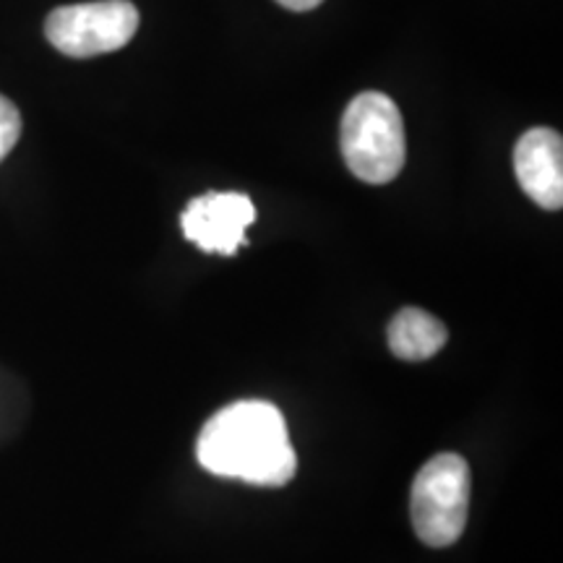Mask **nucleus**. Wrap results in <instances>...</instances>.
Wrapping results in <instances>:
<instances>
[{
	"mask_svg": "<svg viewBox=\"0 0 563 563\" xmlns=\"http://www.w3.org/2000/svg\"><path fill=\"white\" fill-rule=\"evenodd\" d=\"M196 456L211 475L262 488H282L298 470L285 418L277 407L258 399L217 412L196 441Z\"/></svg>",
	"mask_w": 563,
	"mask_h": 563,
	"instance_id": "1",
	"label": "nucleus"
},
{
	"mask_svg": "<svg viewBox=\"0 0 563 563\" xmlns=\"http://www.w3.org/2000/svg\"><path fill=\"white\" fill-rule=\"evenodd\" d=\"M340 146L344 165L357 180L371 186L391 183L407 159L402 112L382 91H363L344 110Z\"/></svg>",
	"mask_w": 563,
	"mask_h": 563,
	"instance_id": "2",
	"label": "nucleus"
},
{
	"mask_svg": "<svg viewBox=\"0 0 563 563\" xmlns=\"http://www.w3.org/2000/svg\"><path fill=\"white\" fill-rule=\"evenodd\" d=\"M470 511V467L460 454H435L415 475L410 517L415 534L431 548L462 538Z\"/></svg>",
	"mask_w": 563,
	"mask_h": 563,
	"instance_id": "3",
	"label": "nucleus"
},
{
	"mask_svg": "<svg viewBox=\"0 0 563 563\" xmlns=\"http://www.w3.org/2000/svg\"><path fill=\"white\" fill-rule=\"evenodd\" d=\"M139 30L131 0H97L55 9L45 21L47 42L68 58H95L129 45Z\"/></svg>",
	"mask_w": 563,
	"mask_h": 563,
	"instance_id": "4",
	"label": "nucleus"
},
{
	"mask_svg": "<svg viewBox=\"0 0 563 563\" xmlns=\"http://www.w3.org/2000/svg\"><path fill=\"white\" fill-rule=\"evenodd\" d=\"M256 220V207L245 194L209 191L188 201L180 214L183 235L199 245L203 253L235 256L245 245V230Z\"/></svg>",
	"mask_w": 563,
	"mask_h": 563,
	"instance_id": "5",
	"label": "nucleus"
},
{
	"mask_svg": "<svg viewBox=\"0 0 563 563\" xmlns=\"http://www.w3.org/2000/svg\"><path fill=\"white\" fill-rule=\"evenodd\" d=\"M514 173L530 199L548 211L563 203V139L559 131L530 129L514 150Z\"/></svg>",
	"mask_w": 563,
	"mask_h": 563,
	"instance_id": "6",
	"label": "nucleus"
},
{
	"mask_svg": "<svg viewBox=\"0 0 563 563\" xmlns=\"http://www.w3.org/2000/svg\"><path fill=\"white\" fill-rule=\"evenodd\" d=\"M449 340L446 327L420 308H402L389 323V347L399 361H428Z\"/></svg>",
	"mask_w": 563,
	"mask_h": 563,
	"instance_id": "7",
	"label": "nucleus"
},
{
	"mask_svg": "<svg viewBox=\"0 0 563 563\" xmlns=\"http://www.w3.org/2000/svg\"><path fill=\"white\" fill-rule=\"evenodd\" d=\"M21 136V115L16 104L0 95V162L9 157Z\"/></svg>",
	"mask_w": 563,
	"mask_h": 563,
	"instance_id": "8",
	"label": "nucleus"
},
{
	"mask_svg": "<svg viewBox=\"0 0 563 563\" xmlns=\"http://www.w3.org/2000/svg\"><path fill=\"white\" fill-rule=\"evenodd\" d=\"M277 3L287 11H313L323 0H277Z\"/></svg>",
	"mask_w": 563,
	"mask_h": 563,
	"instance_id": "9",
	"label": "nucleus"
}]
</instances>
